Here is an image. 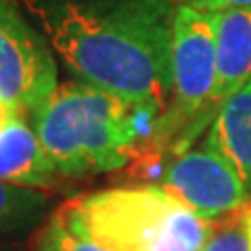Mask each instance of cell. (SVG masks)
I'll list each match as a JSON object with an SVG mask.
<instances>
[{"mask_svg": "<svg viewBox=\"0 0 251 251\" xmlns=\"http://www.w3.org/2000/svg\"><path fill=\"white\" fill-rule=\"evenodd\" d=\"M209 134L239 172L251 199V80L216 107Z\"/></svg>", "mask_w": 251, "mask_h": 251, "instance_id": "obj_9", "label": "cell"}, {"mask_svg": "<svg viewBox=\"0 0 251 251\" xmlns=\"http://www.w3.org/2000/svg\"><path fill=\"white\" fill-rule=\"evenodd\" d=\"M241 216H243V224H245L247 243H249V251H251V199L241 207Z\"/></svg>", "mask_w": 251, "mask_h": 251, "instance_id": "obj_15", "label": "cell"}, {"mask_svg": "<svg viewBox=\"0 0 251 251\" xmlns=\"http://www.w3.org/2000/svg\"><path fill=\"white\" fill-rule=\"evenodd\" d=\"M38 251H107L82 228L72 203H63L46 222L38 239Z\"/></svg>", "mask_w": 251, "mask_h": 251, "instance_id": "obj_10", "label": "cell"}, {"mask_svg": "<svg viewBox=\"0 0 251 251\" xmlns=\"http://www.w3.org/2000/svg\"><path fill=\"white\" fill-rule=\"evenodd\" d=\"M82 84L161 117L172 100L178 0H21Z\"/></svg>", "mask_w": 251, "mask_h": 251, "instance_id": "obj_1", "label": "cell"}, {"mask_svg": "<svg viewBox=\"0 0 251 251\" xmlns=\"http://www.w3.org/2000/svg\"><path fill=\"white\" fill-rule=\"evenodd\" d=\"M34 132L61 176L124 170L157 117L82 82L59 84L31 113Z\"/></svg>", "mask_w": 251, "mask_h": 251, "instance_id": "obj_2", "label": "cell"}, {"mask_svg": "<svg viewBox=\"0 0 251 251\" xmlns=\"http://www.w3.org/2000/svg\"><path fill=\"white\" fill-rule=\"evenodd\" d=\"M157 186L207 222L232 214L249 201L239 172L209 132L197 147L172 157Z\"/></svg>", "mask_w": 251, "mask_h": 251, "instance_id": "obj_6", "label": "cell"}, {"mask_svg": "<svg viewBox=\"0 0 251 251\" xmlns=\"http://www.w3.org/2000/svg\"><path fill=\"white\" fill-rule=\"evenodd\" d=\"M216 77L214 17L178 4L172 27V100L149 143L163 149L168 136L180 132L186 122L197 120L207 107H214Z\"/></svg>", "mask_w": 251, "mask_h": 251, "instance_id": "obj_4", "label": "cell"}, {"mask_svg": "<svg viewBox=\"0 0 251 251\" xmlns=\"http://www.w3.org/2000/svg\"><path fill=\"white\" fill-rule=\"evenodd\" d=\"M46 205V195L40 188L21 186L0 180V232L13 230L19 224L29 222Z\"/></svg>", "mask_w": 251, "mask_h": 251, "instance_id": "obj_11", "label": "cell"}, {"mask_svg": "<svg viewBox=\"0 0 251 251\" xmlns=\"http://www.w3.org/2000/svg\"><path fill=\"white\" fill-rule=\"evenodd\" d=\"M216 27L214 109L251 80V6L211 13Z\"/></svg>", "mask_w": 251, "mask_h": 251, "instance_id": "obj_7", "label": "cell"}, {"mask_svg": "<svg viewBox=\"0 0 251 251\" xmlns=\"http://www.w3.org/2000/svg\"><path fill=\"white\" fill-rule=\"evenodd\" d=\"M199 251H249L241 209L224 218L211 220L207 239Z\"/></svg>", "mask_w": 251, "mask_h": 251, "instance_id": "obj_12", "label": "cell"}, {"mask_svg": "<svg viewBox=\"0 0 251 251\" xmlns=\"http://www.w3.org/2000/svg\"><path fill=\"white\" fill-rule=\"evenodd\" d=\"M59 174L31 126L17 115L0 134V180L21 186H49Z\"/></svg>", "mask_w": 251, "mask_h": 251, "instance_id": "obj_8", "label": "cell"}, {"mask_svg": "<svg viewBox=\"0 0 251 251\" xmlns=\"http://www.w3.org/2000/svg\"><path fill=\"white\" fill-rule=\"evenodd\" d=\"M69 203L88 237L107 251H199L211 224L161 186L105 188Z\"/></svg>", "mask_w": 251, "mask_h": 251, "instance_id": "obj_3", "label": "cell"}, {"mask_svg": "<svg viewBox=\"0 0 251 251\" xmlns=\"http://www.w3.org/2000/svg\"><path fill=\"white\" fill-rule=\"evenodd\" d=\"M59 86L57 59L21 0H0V99L25 115Z\"/></svg>", "mask_w": 251, "mask_h": 251, "instance_id": "obj_5", "label": "cell"}, {"mask_svg": "<svg viewBox=\"0 0 251 251\" xmlns=\"http://www.w3.org/2000/svg\"><path fill=\"white\" fill-rule=\"evenodd\" d=\"M178 4L191 6L203 13H222L232 9H243V6H251V0H178Z\"/></svg>", "mask_w": 251, "mask_h": 251, "instance_id": "obj_13", "label": "cell"}, {"mask_svg": "<svg viewBox=\"0 0 251 251\" xmlns=\"http://www.w3.org/2000/svg\"><path fill=\"white\" fill-rule=\"evenodd\" d=\"M17 115H23V113L19 111V109H15L13 105H9L4 99H0V134H2V132L9 128L11 122H13Z\"/></svg>", "mask_w": 251, "mask_h": 251, "instance_id": "obj_14", "label": "cell"}]
</instances>
